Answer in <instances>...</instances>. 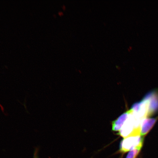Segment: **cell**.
I'll return each instance as SVG.
<instances>
[{
	"mask_svg": "<svg viewBox=\"0 0 158 158\" xmlns=\"http://www.w3.org/2000/svg\"><path fill=\"white\" fill-rule=\"evenodd\" d=\"M143 138L141 135H131L124 138L120 142L119 151L124 153L143 147Z\"/></svg>",
	"mask_w": 158,
	"mask_h": 158,
	"instance_id": "6da1fadb",
	"label": "cell"
},
{
	"mask_svg": "<svg viewBox=\"0 0 158 158\" xmlns=\"http://www.w3.org/2000/svg\"><path fill=\"white\" fill-rule=\"evenodd\" d=\"M144 98L149 102L148 116H151L158 110V91L150 92Z\"/></svg>",
	"mask_w": 158,
	"mask_h": 158,
	"instance_id": "7a4b0ae2",
	"label": "cell"
},
{
	"mask_svg": "<svg viewBox=\"0 0 158 158\" xmlns=\"http://www.w3.org/2000/svg\"><path fill=\"white\" fill-rule=\"evenodd\" d=\"M133 110L130 109L125 113L122 114L117 119L112 122V130L114 131H118L121 130L124 123L129 118Z\"/></svg>",
	"mask_w": 158,
	"mask_h": 158,
	"instance_id": "3957f363",
	"label": "cell"
},
{
	"mask_svg": "<svg viewBox=\"0 0 158 158\" xmlns=\"http://www.w3.org/2000/svg\"><path fill=\"white\" fill-rule=\"evenodd\" d=\"M157 120V118H145L142 120L141 126V135L147 134Z\"/></svg>",
	"mask_w": 158,
	"mask_h": 158,
	"instance_id": "277c9868",
	"label": "cell"
},
{
	"mask_svg": "<svg viewBox=\"0 0 158 158\" xmlns=\"http://www.w3.org/2000/svg\"><path fill=\"white\" fill-rule=\"evenodd\" d=\"M141 149V148H138L130 151L126 158H137Z\"/></svg>",
	"mask_w": 158,
	"mask_h": 158,
	"instance_id": "5b68a950",
	"label": "cell"
},
{
	"mask_svg": "<svg viewBox=\"0 0 158 158\" xmlns=\"http://www.w3.org/2000/svg\"><path fill=\"white\" fill-rule=\"evenodd\" d=\"M39 147H36L35 148L34 153H33V158H39Z\"/></svg>",
	"mask_w": 158,
	"mask_h": 158,
	"instance_id": "8992f818",
	"label": "cell"
},
{
	"mask_svg": "<svg viewBox=\"0 0 158 158\" xmlns=\"http://www.w3.org/2000/svg\"><path fill=\"white\" fill-rule=\"evenodd\" d=\"M58 14L60 16H62L64 15V13L62 11H59Z\"/></svg>",
	"mask_w": 158,
	"mask_h": 158,
	"instance_id": "52a82bcc",
	"label": "cell"
},
{
	"mask_svg": "<svg viewBox=\"0 0 158 158\" xmlns=\"http://www.w3.org/2000/svg\"><path fill=\"white\" fill-rule=\"evenodd\" d=\"M63 9L64 10H66V6H65L64 5L62 7Z\"/></svg>",
	"mask_w": 158,
	"mask_h": 158,
	"instance_id": "ba28073f",
	"label": "cell"
}]
</instances>
